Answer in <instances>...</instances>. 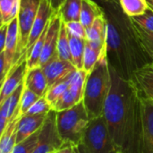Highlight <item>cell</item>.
I'll use <instances>...</instances> for the list:
<instances>
[{"mask_svg": "<svg viewBox=\"0 0 153 153\" xmlns=\"http://www.w3.org/2000/svg\"><path fill=\"white\" fill-rule=\"evenodd\" d=\"M111 86L103 116L114 145L121 153H141L143 112L141 94L131 79L110 66Z\"/></svg>", "mask_w": 153, "mask_h": 153, "instance_id": "6da1fadb", "label": "cell"}, {"mask_svg": "<svg viewBox=\"0 0 153 153\" xmlns=\"http://www.w3.org/2000/svg\"><path fill=\"white\" fill-rule=\"evenodd\" d=\"M110 86V66L108 62V53H106L100 56L94 68L87 74L85 82L82 101L91 120L103 115Z\"/></svg>", "mask_w": 153, "mask_h": 153, "instance_id": "7a4b0ae2", "label": "cell"}, {"mask_svg": "<svg viewBox=\"0 0 153 153\" xmlns=\"http://www.w3.org/2000/svg\"><path fill=\"white\" fill-rule=\"evenodd\" d=\"M91 119L82 100L77 105L56 111V126L64 143L80 146Z\"/></svg>", "mask_w": 153, "mask_h": 153, "instance_id": "3957f363", "label": "cell"}, {"mask_svg": "<svg viewBox=\"0 0 153 153\" xmlns=\"http://www.w3.org/2000/svg\"><path fill=\"white\" fill-rule=\"evenodd\" d=\"M79 148L82 153H110L116 150L103 115L90 121Z\"/></svg>", "mask_w": 153, "mask_h": 153, "instance_id": "277c9868", "label": "cell"}, {"mask_svg": "<svg viewBox=\"0 0 153 153\" xmlns=\"http://www.w3.org/2000/svg\"><path fill=\"white\" fill-rule=\"evenodd\" d=\"M40 0H21L18 19L19 40L17 48V58L27 52L29 37L32 29L33 22L37 16Z\"/></svg>", "mask_w": 153, "mask_h": 153, "instance_id": "5b68a950", "label": "cell"}, {"mask_svg": "<svg viewBox=\"0 0 153 153\" xmlns=\"http://www.w3.org/2000/svg\"><path fill=\"white\" fill-rule=\"evenodd\" d=\"M63 141L59 135L56 126V111L52 109L39 132L38 141L33 153H52L57 151Z\"/></svg>", "mask_w": 153, "mask_h": 153, "instance_id": "8992f818", "label": "cell"}, {"mask_svg": "<svg viewBox=\"0 0 153 153\" xmlns=\"http://www.w3.org/2000/svg\"><path fill=\"white\" fill-rule=\"evenodd\" d=\"M87 73L84 70H75L69 76V86L53 107L55 111L70 108L83 100Z\"/></svg>", "mask_w": 153, "mask_h": 153, "instance_id": "52a82bcc", "label": "cell"}, {"mask_svg": "<svg viewBox=\"0 0 153 153\" xmlns=\"http://www.w3.org/2000/svg\"><path fill=\"white\" fill-rule=\"evenodd\" d=\"M27 71V52H24L8 72L3 82H1L0 104L24 82Z\"/></svg>", "mask_w": 153, "mask_h": 153, "instance_id": "ba28073f", "label": "cell"}, {"mask_svg": "<svg viewBox=\"0 0 153 153\" xmlns=\"http://www.w3.org/2000/svg\"><path fill=\"white\" fill-rule=\"evenodd\" d=\"M61 23H62L61 16L57 12H55L50 19L48 29L46 34L44 48L39 61L40 67L45 65L53 56H55L57 54L56 48H57V42L60 33Z\"/></svg>", "mask_w": 153, "mask_h": 153, "instance_id": "9c48e42d", "label": "cell"}, {"mask_svg": "<svg viewBox=\"0 0 153 153\" xmlns=\"http://www.w3.org/2000/svg\"><path fill=\"white\" fill-rule=\"evenodd\" d=\"M42 69L47 77L48 88L53 84L67 78L73 72L77 70L71 61L59 58L57 54L45 65H43Z\"/></svg>", "mask_w": 153, "mask_h": 153, "instance_id": "30bf717a", "label": "cell"}, {"mask_svg": "<svg viewBox=\"0 0 153 153\" xmlns=\"http://www.w3.org/2000/svg\"><path fill=\"white\" fill-rule=\"evenodd\" d=\"M23 89L24 82L0 104V134L4 131L10 122L20 117V101Z\"/></svg>", "mask_w": 153, "mask_h": 153, "instance_id": "8fae6325", "label": "cell"}, {"mask_svg": "<svg viewBox=\"0 0 153 153\" xmlns=\"http://www.w3.org/2000/svg\"><path fill=\"white\" fill-rule=\"evenodd\" d=\"M141 100L143 112V138L141 153H153V100L142 95Z\"/></svg>", "mask_w": 153, "mask_h": 153, "instance_id": "7c38bea8", "label": "cell"}, {"mask_svg": "<svg viewBox=\"0 0 153 153\" xmlns=\"http://www.w3.org/2000/svg\"><path fill=\"white\" fill-rule=\"evenodd\" d=\"M55 11L52 9L51 5L48 2V0H40L39 7L37 13V16L32 25V29L29 37V42L27 46V51L32 47V45L36 42V40L40 37L45 29L48 27L52 15Z\"/></svg>", "mask_w": 153, "mask_h": 153, "instance_id": "4fadbf2b", "label": "cell"}, {"mask_svg": "<svg viewBox=\"0 0 153 153\" xmlns=\"http://www.w3.org/2000/svg\"><path fill=\"white\" fill-rule=\"evenodd\" d=\"M48 114L23 115L20 117L16 128V143L24 141L25 139L39 132L41 129Z\"/></svg>", "mask_w": 153, "mask_h": 153, "instance_id": "5bb4252c", "label": "cell"}, {"mask_svg": "<svg viewBox=\"0 0 153 153\" xmlns=\"http://www.w3.org/2000/svg\"><path fill=\"white\" fill-rule=\"evenodd\" d=\"M130 79L142 96L153 100V64L144 65L134 70Z\"/></svg>", "mask_w": 153, "mask_h": 153, "instance_id": "9a60e30c", "label": "cell"}, {"mask_svg": "<svg viewBox=\"0 0 153 153\" xmlns=\"http://www.w3.org/2000/svg\"><path fill=\"white\" fill-rule=\"evenodd\" d=\"M24 86L39 97H45L48 90V83L42 67L28 69L24 79Z\"/></svg>", "mask_w": 153, "mask_h": 153, "instance_id": "2e32d148", "label": "cell"}, {"mask_svg": "<svg viewBox=\"0 0 153 153\" xmlns=\"http://www.w3.org/2000/svg\"><path fill=\"white\" fill-rule=\"evenodd\" d=\"M132 30L142 51L153 64V33L146 31L131 21Z\"/></svg>", "mask_w": 153, "mask_h": 153, "instance_id": "e0dca14e", "label": "cell"}, {"mask_svg": "<svg viewBox=\"0 0 153 153\" xmlns=\"http://www.w3.org/2000/svg\"><path fill=\"white\" fill-rule=\"evenodd\" d=\"M103 14L102 9L98 3L93 0H82L80 22L85 29L90 27L98 17Z\"/></svg>", "mask_w": 153, "mask_h": 153, "instance_id": "ac0fdd59", "label": "cell"}, {"mask_svg": "<svg viewBox=\"0 0 153 153\" xmlns=\"http://www.w3.org/2000/svg\"><path fill=\"white\" fill-rule=\"evenodd\" d=\"M86 39L89 41H108V23L104 14L98 17L86 29Z\"/></svg>", "mask_w": 153, "mask_h": 153, "instance_id": "d6986e66", "label": "cell"}, {"mask_svg": "<svg viewBox=\"0 0 153 153\" xmlns=\"http://www.w3.org/2000/svg\"><path fill=\"white\" fill-rule=\"evenodd\" d=\"M82 0H65L57 13L65 23L74 21H80Z\"/></svg>", "mask_w": 153, "mask_h": 153, "instance_id": "ffe728a7", "label": "cell"}, {"mask_svg": "<svg viewBox=\"0 0 153 153\" xmlns=\"http://www.w3.org/2000/svg\"><path fill=\"white\" fill-rule=\"evenodd\" d=\"M19 118L10 122L4 131L1 134L0 139V153H12L16 143V128Z\"/></svg>", "mask_w": 153, "mask_h": 153, "instance_id": "44dd1931", "label": "cell"}, {"mask_svg": "<svg viewBox=\"0 0 153 153\" xmlns=\"http://www.w3.org/2000/svg\"><path fill=\"white\" fill-rule=\"evenodd\" d=\"M69 34V33H68ZM85 39L74 37L69 34L70 53L72 57V63L77 70H82L83 67V56L85 48Z\"/></svg>", "mask_w": 153, "mask_h": 153, "instance_id": "7402d4cb", "label": "cell"}, {"mask_svg": "<svg viewBox=\"0 0 153 153\" xmlns=\"http://www.w3.org/2000/svg\"><path fill=\"white\" fill-rule=\"evenodd\" d=\"M21 0H0V26L9 24L19 13Z\"/></svg>", "mask_w": 153, "mask_h": 153, "instance_id": "603a6c76", "label": "cell"}, {"mask_svg": "<svg viewBox=\"0 0 153 153\" xmlns=\"http://www.w3.org/2000/svg\"><path fill=\"white\" fill-rule=\"evenodd\" d=\"M48 25H49V23H48ZM48 25L45 29L43 33L40 35V37L32 45V47L27 51V67H28V69H31V68L39 66V61H40V57L42 55Z\"/></svg>", "mask_w": 153, "mask_h": 153, "instance_id": "cb8c5ba5", "label": "cell"}, {"mask_svg": "<svg viewBox=\"0 0 153 153\" xmlns=\"http://www.w3.org/2000/svg\"><path fill=\"white\" fill-rule=\"evenodd\" d=\"M119 4L129 18L142 15L149 9L147 0H119Z\"/></svg>", "mask_w": 153, "mask_h": 153, "instance_id": "d4e9b609", "label": "cell"}, {"mask_svg": "<svg viewBox=\"0 0 153 153\" xmlns=\"http://www.w3.org/2000/svg\"><path fill=\"white\" fill-rule=\"evenodd\" d=\"M108 53V49L106 50H98L91 47L88 41L85 42V48H84V56H83V67L82 70H84L87 74H89L96 65L98 61L100 60V56L103 54Z\"/></svg>", "mask_w": 153, "mask_h": 153, "instance_id": "484cf974", "label": "cell"}, {"mask_svg": "<svg viewBox=\"0 0 153 153\" xmlns=\"http://www.w3.org/2000/svg\"><path fill=\"white\" fill-rule=\"evenodd\" d=\"M56 51H57V55H58L59 58L72 62V57H71V53H70L69 34H68L65 23L63 21L61 23Z\"/></svg>", "mask_w": 153, "mask_h": 153, "instance_id": "4316f807", "label": "cell"}, {"mask_svg": "<svg viewBox=\"0 0 153 153\" xmlns=\"http://www.w3.org/2000/svg\"><path fill=\"white\" fill-rule=\"evenodd\" d=\"M70 76V75H69ZM69 76L55 84L50 86L45 95V98L49 102V104L53 107L57 102V100L60 99V97L65 93V91L67 90L69 86Z\"/></svg>", "mask_w": 153, "mask_h": 153, "instance_id": "83f0119b", "label": "cell"}, {"mask_svg": "<svg viewBox=\"0 0 153 153\" xmlns=\"http://www.w3.org/2000/svg\"><path fill=\"white\" fill-rule=\"evenodd\" d=\"M39 98L40 97L39 95H37L30 90L25 88V86H24V89H23V91L22 94V98H21V101H20V109H19L20 117L25 115L28 112V110L31 108V106L39 100Z\"/></svg>", "mask_w": 153, "mask_h": 153, "instance_id": "f1b7e54d", "label": "cell"}, {"mask_svg": "<svg viewBox=\"0 0 153 153\" xmlns=\"http://www.w3.org/2000/svg\"><path fill=\"white\" fill-rule=\"evenodd\" d=\"M130 21L145 30L153 33V10L149 8L143 14L130 18Z\"/></svg>", "mask_w": 153, "mask_h": 153, "instance_id": "f546056e", "label": "cell"}, {"mask_svg": "<svg viewBox=\"0 0 153 153\" xmlns=\"http://www.w3.org/2000/svg\"><path fill=\"white\" fill-rule=\"evenodd\" d=\"M39 132L30 136L29 138L25 139L24 141L17 143L13 148L12 153H33V151L37 144Z\"/></svg>", "mask_w": 153, "mask_h": 153, "instance_id": "4dcf8cb0", "label": "cell"}, {"mask_svg": "<svg viewBox=\"0 0 153 153\" xmlns=\"http://www.w3.org/2000/svg\"><path fill=\"white\" fill-rule=\"evenodd\" d=\"M52 106L47 100L45 97H40L37 102H35L31 108L28 110L25 115H41V114H48L51 111Z\"/></svg>", "mask_w": 153, "mask_h": 153, "instance_id": "1f68e13d", "label": "cell"}, {"mask_svg": "<svg viewBox=\"0 0 153 153\" xmlns=\"http://www.w3.org/2000/svg\"><path fill=\"white\" fill-rule=\"evenodd\" d=\"M67 31L70 35L86 39V29L80 21H74L65 23Z\"/></svg>", "mask_w": 153, "mask_h": 153, "instance_id": "d6a6232c", "label": "cell"}, {"mask_svg": "<svg viewBox=\"0 0 153 153\" xmlns=\"http://www.w3.org/2000/svg\"><path fill=\"white\" fill-rule=\"evenodd\" d=\"M55 153H82L79 146L73 145L71 143H63V145L56 151Z\"/></svg>", "mask_w": 153, "mask_h": 153, "instance_id": "836d02e7", "label": "cell"}, {"mask_svg": "<svg viewBox=\"0 0 153 153\" xmlns=\"http://www.w3.org/2000/svg\"><path fill=\"white\" fill-rule=\"evenodd\" d=\"M8 31V24L0 26V53L4 51Z\"/></svg>", "mask_w": 153, "mask_h": 153, "instance_id": "e575fe53", "label": "cell"}, {"mask_svg": "<svg viewBox=\"0 0 153 153\" xmlns=\"http://www.w3.org/2000/svg\"><path fill=\"white\" fill-rule=\"evenodd\" d=\"M48 2L51 5L52 9L55 12H57L58 9L60 8V6L62 5V4L65 2V0H48Z\"/></svg>", "mask_w": 153, "mask_h": 153, "instance_id": "d590c367", "label": "cell"}, {"mask_svg": "<svg viewBox=\"0 0 153 153\" xmlns=\"http://www.w3.org/2000/svg\"><path fill=\"white\" fill-rule=\"evenodd\" d=\"M93 1H95L96 3H119V0H93Z\"/></svg>", "mask_w": 153, "mask_h": 153, "instance_id": "8d00e7d4", "label": "cell"}, {"mask_svg": "<svg viewBox=\"0 0 153 153\" xmlns=\"http://www.w3.org/2000/svg\"><path fill=\"white\" fill-rule=\"evenodd\" d=\"M147 3H148L149 8H151L152 10H153V0H147Z\"/></svg>", "mask_w": 153, "mask_h": 153, "instance_id": "74e56055", "label": "cell"}, {"mask_svg": "<svg viewBox=\"0 0 153 153\" xmlns=\"http://www.w3.org/2000/svg\"><path fill=\"white\" fill-rule=\"evenodd\" d=\"M110 153H121V152H120L119 151H117V150L116 149V150H114L113 152H110Z\"/></svg>", "mask_w": 153, "mask_h": 153, "instance_id": "f35d334b", "label": "cell"}, {"mask_svg": "<svg viewBox=\"0 0 153 153\" xmlns=\"http://www.w3.org/2000/svg\"><path fill=\"white\" fill-rule=\"evenodd\" d=\"M52 153H55V152H52Z\"/></svg>", "mask_w": 153, "mask_h": 153, "instance_id": "ab89813d", "label": "cell"}]
</instances>
